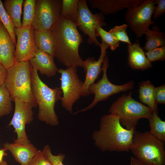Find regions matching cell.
Segmentation results:
<instances>
[{"mask_svg":"<svg viewBox=\"0 0 165 165\" xmlns=\"http://www.w3.org/2000/svg\"><path fill=\"white\" fill-rule=\"evenodd\" d=\"M77 27L76 23L61 15L51 30L56 42L54 57L68 68L82 67L84 69V61L79 53L83 39Z\"/></svg>","mask_w":165,"mask_h":165,"instance_id":"1","label":"cell"},{"mask_svg":"<svg viewBox=\"0 0 165 165\" xmlns=\"http://www.w3.org/2000/svg\"><path fill=\"white\" fill-rule=\"evenodd\" d=\"M135 129L124 128L118 117L110 113L101 117L99 129L94 131L92 139L102 151L129 152Z\"/></svg>","mask_w":165,"mask_h":165,"instance_id":"2","label":"cell"},{"mask_svg":"<svg viewBox=\"0 0 165 165\" xmlns=\"http://www.w3.org/2000/svg\"><path fill=\"white\" fill-rule=\"evenodd\" d=\"M31 88L32 96L38 107V119L51 126L58 125V118L54 108L62 97L60 88L49 87L40 79L37 70L33 69Z\"/></svg>","mask_w":165,"mask_h":165,"instance_id":"3","label":"cell"},{"mask_svg":"<svg viewBox=\"0 0 165 165\" xmlns=\"http://www.w3.org/2000/svg\"><path fill=\"white\" fill-rule=\"evenodd\" d=\"M33 68L29 61L16 62L7 69V74L4 84L8 90L12 101L17 97L25 102L37 105L32 92Z\"/></svg>","mask_w":165,"mask_h":165,"instance_id":"4","label":"cell"},{"mask_svg":"<svg viewBox=\"0 0 165 165\" xmlns=\"http://www.w3.org/2000/svg\"><path fill=\"white\" fill-rule=\"evenodd\" d=\"M164 142L149 131L135 130L130 150L133 157L146 165H165Z\"/></svg>","mask_w":165,"mask_h":165,"instance_id":"5","label":"cell"},{"mask_svg":"<svg viewBox=\"0 0 165 165\" xmlns=\"http://www.w3.org/2000/svg\"><path fill=\"white\" fill-rule=\"evenodd\" d=\"M109 112L117 116L121 125L130 130L136 128L141 119H149L152 111L133 98L130 93L128 95H123L113 102Z\"/></svg>","mask_w":165,"mask_h":165,"instance_id":"6","label":"cell"},{"mask_svg":"<svg viewBox=\"0 0 165 165\" xmlns=\"http://www.w3.org/2000/svg\"><path fill=\"white\" fill-rule=\"evenodd\" d=\"M101 70L103 76L97 83H94L89 88L90 94H94V98L92 103L86 107L74 113H77L90 109L100 101H104L110 96L122 92H125L131 90L134 86V82L130 81L125 84L117 85L112 83L108 79L107 71L109 66V61L106 55L103 62Z\"/></svg>","mask_w":165,"mask_h":165,"instance_id":"7","label":"cell"},{"mask_svg":"<svg viewBox=\"0 0 165 165\" xmlns=\"http://www.w3.org/2000/svg\"><path fill=\"white\" fill-rule=\"evenodd\" d=\"M155 0H144L139 5L128 8L125 14L126 24L138 38H141L155 22L152 16L156 8Z\"/></svg>","mask_w":165,"mask_h":165,"instance_id":"8","label":"cell"},{"mask_svg":"<svg viewBox=\"0 0 165 165\" xmlns=\"http://www.w3.org/2000/svg\"><path fill=\"white\" fill-rule=\"evenodd\" d=\"M62 0H36L34 30H51L61 15Z\"/></svg>","mask_w":165,"mask_h":165,"instance_id":"9","label":"cell"},{"mask_svg":"<svg viewBox=\"0 0 165 165\" xmlns=\"http://www.w3.org/2000/svg\"><path fill=\"white\" fill-rule=\"evenodd\" d=\"M77 68L72 67L66 69H58L61 74L60 80L63 96L61 100V105L66 110L72 112L74 104L81 96V90L84 82L79 79L77 73Z\"/></svg>","mask_w":165,"mask_h":165,"instance_id":"10","label":"cell"},{"mask_svg":"<svg viewBox=\"0 0 165 165\" xmlns=\"http://www.w3.org/2000/svg\"><path fill=\"white\" fill-rule=\"evenodd\" d=\"M15 110L13 118L8 126H12L14 131L17 134V138L14 139L13 143L26 144L30 143L27 135L25 127L33 120V105L30 103L25 102L17 97H15Z\"/></svg>","mask_w":165,"mask_h":165,"instance_id":"11","label":"cell"},{"mask_svg":"<svg viewBox=\"0 0 165 165\" xmlns=\"http://www.w3.org/2000/svg\"><path fill=\"white\" fill-rule=\"evenodd\" d=\"M86 0H79L78 14L76 23L77 27L85 34L87 35L89 38L87 42L90 44L94 43L97 46H99L95 32L97 25L99 24L102 27L106 23L103 14L101 13L93 14L89 10Z\"/></svg>","mask_w":165,"mask_h":165,"instance_id":"12","label":"cell"},{"mask_svg":"<svg viewBox=\"0 0 165 165\" xmlns=\"http://www.w3.org/2000/svg\"><path fill=\"white\" fill-rule=\"evenodd\" d=\"M34 31L31 24L20 28L14 27L17 39L15 46L16 62L29 61L38 50L35 41Z\"/></svg>","mask_w":165,"mask_h":165,"instance_id":"13","label":"cell"},{"mask_svg":"<svg viewBox=\"0 0 165 165\" xmlns=\"http://www.w3.org/2000/svg\"><path fill=\"white\" fill-rule=\"evenodd\" d=\"M99 46L101 48V53L97 61L94 57H89L84 61L86 77L81 90V96H86L90 94L89 92L90 86L94 83L101 73V66L104 58L106 55V50L109 47L106 43L101 40Z\"/></svg>","mask_w":165,"mask_h":165,"instance_id":"14","label":"cell"},{"mask_svg":"<svg viewBox=\"0 0 165 165\" xmlns=\"http://www.w3.org/2000/svg\"><path fill=\"white\" fill-rule=\"evenodd\" d=\"M15 45L0 20V63L7 69L15 63Z\"/></svg>","mask_w":165,"mask_h":165,"instance_id":"15","label":"cell"},{"mask_svg":"<svg viewBox=\"0 0 165 165\" xmlns=\"http://www.w3.org/2000/svg\"><path fill=\"white\" fill-rule=\"evenodd\" d=\"M144 0H88L93 9H98L103 14L116 13L125 8L140 5Z\"/></svg>","mask_w":165,"mask_h":165,"instance_id":"16","label":"cell"},{"mask_svg":"<svg viewBox=\"0 0 165 165\" xmlns=\"http://www.w3.org/2000/svg\"><path fill=\"white\" fill-rule=\"evenodd\" d=\"M3 147L7 151L10 152L15 160L21 165H28L38 150L31 143L18 144L6 142Z\"/></svg>","mask_w":165,"mask_h":165,"instance_id":"17","label":"cell"},{"mask_svg":"<svg viewBox=\"0 0 165 165\" xmlns=\"http://www.w3.org/2000/svg\"><path fill=\"white\" fill-rule=\"evenodd\" d=\"M54 57L38 50L29 61L33 69L39 71L42 75L51 77L56 75L58 70L54 61Z\"/></svg>","mask_w":165,"mask_h":165,"instance_id":"18","label":"cell"},{"mask_svg":"<svg viewBox=\"0 0 165 165\" xmlns=\"http://www.w3.org/2000/svg\"><path fill=\"white\" fill-rule=\"evenodd\" d=\"M138 40L134 44L128 45V63L132 69L145 70L152 67V65L140 47Z\"/></svg>","mask_w":165,"mask_h":165,"instance_id":"19","label":"cell"},{"mask_svg":"<svg viewBox=\"0 0 165 165\" xmlns=\"http://www.w3.org/2000/svg\"><path fill=\"white\" fill-rule=\"evenodd\" d=\"M34 35L38 49L54 57L56 42L52 31L34 30Z\"/></svg>","mask_w":165,"mask_h":165,"instance_id":"20","label":"cell"},{"mask_svg":"<svg viewBox=\"0 0 165 165\" xmlns=\"http://www.w3.org/2000/svg\"><path fill=\"white\" fill-rule=\"evenodd\" d=\"M139 98L141 102L147 105L152 112H158L157 104L154 94L155 87L149 81H143L139 85Z\"/></svg>","mask_w":165,"mask_h":165,"instance_id":"21","label":"cell"},{"mask_svg":"<svg viewBox=\"0 0 165 165\" xmlns=\"http://www.w3.org/2000/svg\"><path fill=\"white\" fill-rule=\"evenodd\" d=\"M146 42L144 49L147 51L165 45V35L156 24L145 33Z\"/></svg>","mask_w":165,"mask_h":165,"instance_id":"22","label":"cell"},{"mask_svg":"<svg viewBox=\"0 0 165 165\" xmlns=\"http://www.w3.org/2000/svg\"><path fill=\"white\" fill-rule=\"evenodd\" d=\"M24 1L23 0H6L3 3L4 7L15 28L22 27L21 17Z\"/></svg>","mask_w":165,"mask_h":165,"instance_id":"23","label":"cell"},{"mask_svg":"<svg viewBox=\"0 0 165 165\" xmlns=\"http://www.w3.org/2000/svg\"><path fill=\"white\" fill-rule=\"evenodd\" d=\"M150 127L149 131L159 140L165 141V122L158 115V112H152L148 119Z\"/></svg>","mask_w":165,"mask_h":165,"instance_id":"24","label":"cell"},{"mask_svg":"<svg viewBox=\"0 0 165 165\" xmlns=\"http://www.w3.org/2000/svg\"><path fill=\"white\" fill-rule=\"evenodd\" d=\"M79 0H62L61 16L76 23L78 14Z\"/></svg>","mask_w":165,"mask_h":165,"instance_id":"25","label":"cell"},{"mask_svg":"<svg viewBox=\"0 0 165 165\" xmlns=\"http://www.w3.org/2000/svg\"><path fill=\"white\" fill-rule=\"evenodd\" d=\"M10 94L3 84L0 86V118L10 113L12 110Z\"/></svg>","mask_w":165,"mask_h":165,"instance_id":"26","label":"cell"},{"mask_svg":"<svg viewBox=\"0 0 165 165\" xmlns=\"http://www.w3.org/2000/svg\"><path fill=\"white\" fill-rule=\"evenodd\" d=\"M36 0H25L24 1V12L22 27L31 24L35 13Z\"/></svg>","mask_w":165,"mask_h":165,"instance_id":"27","label":"cell"},{"mask_svg":"<svg viewBox=\"0 0 165 165\" xmlns=\"http://www.w3.org/2000/svg\"><path fill=\"white\" fill-rule=\"evenodd\" d=\"M0 20L9 34L16 46V41L14 31V27L9 16L5 10L1 0H0Z\"/></svg>","mask_w":165,"mask_h":165,"instance_id":"28","label":"cell"},{"mask_svg":"<svg viewBox=\"0 0 165 165\" xmlns=\"http://www.w3.org/2000/svg\"><path fill=\"white\" fill-rule=\"evenodd\" d=\"M95 32L97 36H100L102 40L106 43L113 51L119 47V42L111 34L104 30L99 24L97 25Z\"/></svg>","mask_w":165,"mask_h":165,"instance_id":"29","label":"cell"},{"mask_svg":"<svg viewBox=\"0 0 165 165\" xmlns=\"http://www.w3.org/2000/svg\"><path fill=\"white\" fill-rule=\"evenodd\" d=\"M127 27L126 24H123L119 26L116 25L110 29L108 32L119 42H123L128 45H131L132 43L131 42L126 31Z\"/></svg>","mask_w":165,"mask_h":165,"instance_id":"30","label":"cell"},{"mask_svg":"<svg viewBox=\"0 0 165 165\" xmlns=\"http://www.w3.org/2000/svg\"><path fill=\"white\" fill-rule=\"evenodd\" d=\"M145 53L150 63L156 61H163L165 60V45L149 50Z\"/></svg>","mask_w":165,"mask_h":165,"instance_id":"31","label":"cell"},{"mask_svg":"<svg viewBox=\"0 0 165 165\" xmlns=\"http://www.w3.org/2000/svg\"><path fill=\"white\" fill-rule=\"evenodd\" d=\"M42 152L53 165H64L63 162L65 157L64 154L59 153L57 155H53L52 153L50 147L48 145L44 146Z\"/></svg>","mask_w":165,"mask_h":165,"instance_id":"32","label":"cell"},{"mask_svg":"<svg viewBox=\"0 0 165 165\" xmlns=\"http://www.w3.org/2000/svg\"><path fill=\"white\" fill-rule=\"evenodd\" d=\"M28 165H53L45 156L42 151L38 150L36 155L31 160Z\"/></svg>","mask_w":165,"mask_h":165,"instance_id":"33","label":"cell"},{"mask_svg":"<svg viewBox=\"0 0 165 165\" xmlns=\"http://www.w3.org/2000/svg\"><path fill=\"white\" fill-rule=\"evenodd\" d=\"M154 94L156 103L165 104V85L155 87Z\"/></svg>","mask_w":165,"mask_h":165,"instance_id":"34","label":"cell"},{"mask_svg":"<svg viewBox=\"0 0 165 165\" xmlns=\"http://www.w3.org/2000/svg\"><path fill=\"white\" fill-rule=\"evenodd\" d=\"M156 4H157L154 10L152 16L153 19L156 20L165 12V0H155Z\"/></svg>","mask_w":165,"mask_h":165,"instance_id":"35","label":"cell"},{"mask_svg":"<svg viewBox=\"0 0 165 165\" xmlns=\"http://www.w3.org/2000/svg\"><path fill=\"white\" fill-rule=\"evenodd\" d=\"M7 74V69L0 63V86L4 84Z\"/></svg>","mask_w":165,"mask_h":165,"instance_id":"36","label":"cell"},{"mask_svg":"<svg viewBox=\"0 0 165 165\" xmlns=\"http://www.w3.org/2000/svg\"><path fill=\"white\" fill-rule=\"evenodd\" d=\"M130 165H146L133 156L130 158Z\"/></svg>","mask_w":165,"mask_h":165,"instance_id":"37","label":"cell"},{"mask_svg":"<svg viewBox=\"0 0 165 165\" xmlns=\"http://www.w3.org/2000/svg\"><path fill=\"white\" fill-rule=\"evenodd\" d=\"M7 151L4 148L0 149V163L2 161L3 157L7 155L6 152Z\"/></svg>","mask_w":165,"mask_h":165,"instance_id":"38","label":"cell"},{"mask_svg":"<svg viewBox=\"0 0 165 165\" xmlns=\"http://www.w3.org/2000/svg\"><path fill=\"white\" fill-rule=\"evenodd\" d=\"M0 165H8V164L7 162L6 161L3 160L0 163Z\"/></svg>","mask_w":165,"mask_h":165,"instance_id":"39","label":"cell"}]
</instances>
